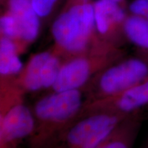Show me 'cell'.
Returning <instances> with one entry per match:
<instances>
[{"instance_id": "19", "label": "cell", "mask_w": 148, "mask_h": 148, "mask_svg": "<svg viewBox=\"0 0 148 148\" xmlns=\"http://www.w3.org/2000/svg\"><path fill=\"white\" fill-rule=\"evenodd\" d=\"M79 2H84V1H88L89 0H78Z\"/></svg>"}, {"instance_id": "10", "label": "cell", "mask_w": 148, "mask_h": 148, "mask_svg": "<svg viewBox=\"0 0 148 148\" xmlns=\"http://www.w3.org/2000/svg\"><path fill=\"white\" fill-rule=\"evenodd\" d=\"M125 36L142 50L148 52V20L145 17L131 14L123 23Z\"/></svg>"}, {"instance_id": "5", "label": "cell", "mask_w": 148, "mask_h": 148, "mask_svg": "<svg viewBox=\"0 0 148 148\" xmlns=\"http://www.w3.org/2000/svg\"><path fill=\"white\" fill-rule=\"evenodd\" d=\"M116 116L97 114L86 118L70 130L66 141L71 148H91L92 140L96 134Z\"/></svg>"}, {"instance_id": "15", "label": "cell", "mask_w": 148, "mask_h": 148, "mask_svg": "<svg viewBox=\"0 0 148 148\" xmlns=\"http://www.w3.org/2000/svg\"><path fill=\"white\" fill-rule=\"evenodd\" d=\"M58 0H31L32 8L40 18L49 16Z\"/></svg>"}, {"instance_id": "12", "label": "cell", "mask_w": 148, "mask_h": 148, "mask_svg": "<svg viewBox=\"0 0 148 148\" xmlns=\"http://www.w3.org/2000/svg\"><path fill=\"white\" fill-rule=\"evenodd\" d=\"M50 55L49 52H41L34 56L29 60L25 75V85L27 89L37 90L42 88L40 78L41 69Z\"/></svg>"}, {"instance_id": "4", "label": "cell", "mask_w": 148, "mask_h": 148, "mask_svg": "<svg viewBox=\"0 0 148 148\" xmlns=\"http://www.w3.org/2000/svg\"><path fill=\"white\" fill-rule=\"evenodd\" d=\"M1 127V138L3 143L25 137L34 128L32 114L25 106L16 105L3 116Z\"/></svg>"}, {"instance_id": "2", "label": "cell", "mask_w": 148, "mask_h": 148, "mask_svg": "<svg viewBox=\"0 0 148 148\" xmlns=\"http://www.w3.org/2000/svg\"><path fill=\"white\" fill-rule=\"evenodd\" d=\"M148 78V63L140 58H130L108 69L99 85L108 94H121Z\"/></svg>"}, {"instance_id": "9", "label": "cell", "mask_w": 148, "mask_h": 148, "mask_svg": "<svg viewBox=\"0 0 148 148\" xmlns=\"http://www.w3.org/2000/svg\"><path fill=\"white\" fill-rule=\"evenodd\" d=\"M148 104V78L119 95L116 106L123 113H129Z\"/></svg>"}, {"instance_id": "11", "label": "cell", "mask_w": 148, "mask_h": 148, "mask_svg": "<svg viewBox=\"0 0 148 148\" xmlns=\"http://www.w3.org/2000/svg\"><path fill=\"white\" fill-rule=\"evenodd\" d=\"M22 67L13 39L3 36L0 40V73L2 75L14 74L21 71Z\"/></svg>"}, {"instance_id": "20", "label": "cell", "mask_w": 148, "mask_h": 148, "mask_svg": "<svg viewBox=\"0 0 148 148\" xmlns=\"http://www.w3.org/2000/svg\"><path fill=\"white\" fill-rule=\"evenodd\" d=\"M146 18H147V20H148V16H147V17H146Z\"/></svg>"}, {"instance_id": "7", "label": "cell", "mask_w": 148, "mask_h": 148, "mask_svg": "<svg viewBox=\"0 0 148 148\" xmlns=\"http://www.w3.org/2000/svg\"><path fill=\"white\" fill-rule=\"evenodd\" d=\"M89 73L88 61L82 58H75L60 68L52 87L56 92L75 90L84 84Z\"/></svg>"}, {"instance_id": "1", "label": "cell", "mask_w": 148, "mask_h": 148, "mask_svg": "<svg viewBox=\"0 0 148 148\" xmlns=\"http://www.w3.org/2000/svg\"><path fill=\"white\" fill-rule=\"evenodd\" d=\"M95 27L93 3L79 2L61 13L51 26L57 44L66 50L77 52L87 45Z\"/></svg>"}, {"instance_id": "18", "label": "cell", "mask_w": 148, "mask_h": 148, "mask_svg": "<svg viewBox=\"0 0 148 148\" xmlns=\"http://www.w3.org/2000/svg\"><path fill=\"white\" fill-rule=\"evenodd\" d=\"M113 1H116V2H118V3H121V1H124V0H113Z\"/></svg>"}, {"instance_id": "17", "label": "cell", "mask_w": 148, "mask_h": 148, "mask_svg": "<svg viewBox=\"0 0 148 148\" xmlns=\"http://www.w3.org/2000/svg\"><path fill=\"white\" fill-rule=\"evenodd\" d=\"M104 141L95 148H131V139L129 136H120L107 143Z\"/></svg>"}, {"instance_id": "14", "label": "cell", "mask_w": 148, "mask_h": 148, "mask_svg": "<svg viewBox=\"0 0 148 148\" xmlns=\"http://www.w3.org/2000/svg\"><path fill=\"white\" fill-rule=\"evenodd\" d=\"M0 28L3 36L14 39L19 38L17 22L14 16L8 12L0 18Z\"/></svg>"}, {"instance_id": "6", "label": "cell", "mask_w": 148, "mask_h": 148, "mask_svg": "<svg viewBox=\"0 0 148 148\" xmlns=\"http://www.w3.org/2000/svg\"><path fill=\"white\" fill-rule=\"evenodd\" d=\"M8 12L17 22L19 38L30 42L40 30V17L32 8L31 0H8Z\"/></svg>"}, {"instance_id": "3", "label": "cell", "mask_w": 148, "mask_h": 148, "mask_svg": "<svg viewBox=\"0 0 148 148\" xmlns=\"http://www.w3.org/2000/svg\"><path fill=\"white\" fill-rule=\"evenodd\" d=\"M81 101V94L77 89L56 92L40 99L35 106V112L42 119L62 121L77 112Z\"/></svg>"}, {"instance_id": "13", "label": "cell", "mask_w": 148, "mask_h": 148, "mask_svg": "<svg viewBox=\"0 0 148 148\" xmlns=\"http://www.w3.org/2000/svg\"><path fill=\"white\" fill-rule=\"evenodd\" d=\"M60 69L58 59L52 55L49 56V58L44 62L41 69L40 78L42 88L53 86L56 80Z\"/></svg>"}, {"instance_id": "8", "label": "cell", "mask_w": 148, "mask_h": 148, "mask_svg": "<svg viewBox=\"0 0 148 148\" xmlns=\"http://www.w3.org/2000/svg\"><path fill=\"white\" fill-rule=\"evenodd\" d=\"M93 8L95 27L100 34H106L112 25L123 23L126 18L119 3L113 0H97Z\"/></svg>"}, {"instance_id": "16", "label": "cell", "mask_w": 148, "mask_h": 148, "mask_svg": "<svg viewBox=\"0 0 148 148\" xmlns=\"http://www.w3.org/2000/svg\"><path fill=\"white\" fill-rule=\"evenodd\" d=\"M132 15L146 18L148 16V0H133L129 5Z\"/></svg>"}]
</instances>
